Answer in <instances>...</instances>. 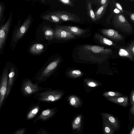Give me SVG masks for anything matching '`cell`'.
<instances>
[{"label": "cell", "instance_id": "obj_1", "mask_svg": "<svg viewBox=\"0 0 134 134\" xmlns=\"http://www.w3.org/2000/svg\"><path fill=\"white\" fill-rule=\"evenodd\" d=\"M80 54L92 58L94 56L107 55L111 54L112 51L108 48L99 46L84 44L78 48Z\"/></svg>", "mask_w": 134, "mask_h": 134}, {"label": "cell", "instance_id": "obj_2", "mask_svg": "<svg viewBox=\"0 0 134 134\" xmlns=\"http://www.w3.org/2000/svg\"><path fill=\"white\" fill-rule=\"evenodd\" d=\"M64 93V91L62 90L48 89L45 91L36 93L34 97L40 101L54 102L60 99Z\"/></svg>", "mask_w": 134, "mask_h": 134}, {"label": "cell", "instance_id": "obj_3", "mask_svg": "<svg viewBox=\"0 0 134 134\" xmlns=\"http://www.w3.org/2000/svg\"><path fill=\"white\" fill-rule=\"evenodd\" d=\"M61 61L59 57L46 65L38 73L35 79L39 82L45 81L57 68Z\"/></svg>", "mask_w": 134, "mask_h": 134}, {"label": "cell", "instance_id": "obj_4", "mask_svg": "<svg viewBox=\"0 0 134 134\" xmlns=\"http://www.w3.org/2000/svg\"><path fill=\"white\" fill-rule=\"evenodd\" d=\"M112 23L115 28L122 32L130 34L132 31V26L122 14L114 15Z\"/></svg>", "mask_w": 134, "mask_h": 134}, {"label": "cell", "instance_id": "obj_5", "mask_svg": "<svg viewBox=\"0 0 134 134\" xmlns=\"http://www.w3.org/2000/svg\"><path fill=\"white\" fill-rule=\"evenodd\" d=\"M45 88L39 86L36 84H33L29 79L24 81L22 86V90L24 94L26 96H29L43 91L47 90Z\"/></svg>", "mask_w": 134, "mask_h": 134}, {"label": "cell", "instance_id": "obj_6", "mask_svg": "<svg viewBox=\"0 0 134 134\" xmlns=\"http://www.w3.org/2000/svg\"><path fill=\"white\" fill-rule=\"evenodd\" d=\"M59 18L62 21L79 22L80 18L76 14L65 10L58 11L51 13Z\"/></svg>", "mask_w": 134, "mask_h": 134}, {"label": "cell", "instance_id": "obj_7", "mask_svg": "<svg viewBox=\"0 0 134 134\" xmlns=\"http://www.w3.org/2000/svg\"><path fill=\"white\" fill-rule=\"evenodd\" d=\"M55 27L67 31L75 36L78 37H82L84 35L86 36L90 32V30L88 29H82L75 26L57 25Z\"/></svg>", "mask_w": 134, "mask_h": 134}, {"label": "cell", "instance_id": "obj_8", "mask_svg": "<svg viewBox=\"0 0 134 134\" xmlns=\"http://www.w3.org/2000/svg\"><path fill=\"white\" fill-rule=\"evenodd\" d=\"M31 16H29L22 25L15 31L13 37L14 42H16L20 39L25 34L32 22Z\"/></svg>", "mask_w": 134, "mask_h": 134}, {"label": "cell", "instance_id": "obj_9", "mask_svg": "<svg viewBox=\"0 0 134 134\" xmlns=\"http://www.w3.org/2000/svg\"><path fill=\"white\" fill-rule=\"evenodd\" d=\"M8 71L5 69L3 74L0 84V108L5 96L8 85Z\"/></svg>", "mask_w": 134, "mask_h": 134}, {"label": "cell", "instance_id": "obj_10", "mask_svg": "<svg viewBox=\"0 0 134 134\" xmlns=\"http://www.w3.org/2000/svg\"><path fill=\"white\" fill-rule=\"evenodd\" d=\"M100 32L107 38H109L116 42L121 41L124 39L123 36L119 33L118 31L114 29H103L100 30Z\"/></svg>", "mask_w": 134, "mask_h": 134}, {"label": "cell", "instance_id": "obj_11", "mask_svg": "<svg viewBox=\"0 0 134 134\" xmlns=\"http://www.w3.org/2000/svg\"><path fill=\"white\" fill-rule=\"evenodd\" d=\"M12 17L10 15L7 22L0 29V49L2 48L5 43L9 30Z\"/></svg>", "mask_w": 134, "mask_h": 134}, {"label": "cell", "instance_id": "obj_12", "mask_svg": "<svg viewBox=\"0 0 134 134\" xmlns=\"http://www.w3.org/2000/svg\"><path fill=\"white\" fill-rule=\"evenodd\" d=\"M102 118L106 120L114 129L115 131H118L120 127V123L117 118L113 115L107 113H101Z\"/></svg>", "mask_w": 134, "mask_h": 134}, {"label": "cell", "instance_id": "obj_13", "mask_svg": "<svg viewBox=\"0 0 134 134\" xmlns=\"http://www.w3.org/2000/svg\"><path fill=\"white\" fill-rule=\"evenodd\" d=\"M54 38L57 40H67L76 38V37L67 31L55 28L54 29Z\"/></svg>", "mask_w": 134, "mask_h": 134}, {"label": "cell", "instance_id": "obj_14", "mask_svg": "<svg viewBox=\"0 0 134 134\" xmlns=\"http://www.w3.org/2000/svg\"><path fill=\"white\" fill-rule=\"evenodd\" d=\"M94 38L100 44L106 46L115 47H117V45L112 41L98 34H95Z\"/></svg>", "mask_w": 134, "mask_h": 134}, {"label": "cell", "instance_id": "obj_15", "mask_svg": "<svg viewBox=\"0 0 134 134\" xmlns=\"http://www.w3.org/2000/svg\"><path fill=\"white\" fill-rule=\"evenodd\" d=\"M15 75V71L13 67H12L10 69L9 74V80L8 82V85L5 97L9 94L12 88L13 85Z\"/></svg>", "mask_w": 134, "mask_h": 134}, {"label": "cell", "instance_id": "obj_16", "mask_svg": "<svg viewBox=\"0 0 134 134\" xmlns=\"http://www.w3.org/2000/svg\"><path fill=\"white\" fill-rule=\"evenodd\" d=\"M42 30L45 38L47 40L50 41L54 38V30L50 26L44 25L42 28Z\"/></svg>", "mask_w": 134, "mask_h": 134}, {"label": "cell", "instance_id": "obj_17", "mask_svg": "<svg viewBox=\"0 0 134 134\" xmlns=\"http://www.w3.org/2000/svg\"><path fill=\"white\" fill-rule=\"evenodd\" d=\"M110 1L108 0L106 3L100 7L94 13L96 21L100 20L104 14L108 7Z\"/></svg>", "mask_w": 134, "mask_h": 134}, {"label": "cell", "instance_id": "obj_18", "mask_svg": "<svg viewBox=\"0 0 134 134\" xmlns=\"http://www.w3.org/2000/svg\"><path fill=\"white\" fill-rule=\"evenodd\" d=\"M102 119L103 134H113L115 131L114 129L107 120L103 118Z\"/></svg>", "mask_w": 134, "mask_h": 134}, {"label": "cell", "instance_id": "obj_19", "mask_svg": "<svg viewBox=\"0 0 134 134\" xmlns=\"http://www.w3.org/2000/svg\"><path fill=\"white\" fill-rule=\"evenodd\" d=\"M42 18L57 24L60 23L62 22L59 18L51 13L43 16Z\"/></svg>", "mask_w": 134, "mask_h": 134}, {"label": "cell", "instance_id": "obj_20", "mask_svg": "<svg viewBox=\"0 0 134 134\" xmlns=\"http://www.w3.org/2000/svg\"><path fill=\"white\" fill-rule=\"evenodd\" d=\"M44 49V46L40 43L34 44L30 47V52L35 54H39L41 53Z\"/></svg>", "mask_w": 134, "mask_h": 134}, {"label": "cell", "instance_id": "obj_21", "mask_svg": "<svg viewBox=\"0 0 134 134\" xmlns=\"http://www.w3.org/2000/svg\"><path fill=\"white\" fill-rule=\"evenodd\" d=\"M119 55L122 57L131 58L134 54L132 53L128 46L121 47L119 49Z\"/></svg>", "mask_w": 134, "mask_h": 134}, {"label": "cell", "instance_id": "obj_22", "mask_svg": "<svg viewBox=\"0 0 134 134\" xmlns=\"http://www.w3.org/2000/svg\"><path fill=\"white\" fill-rule=\"evenodd\" d=\"M82 117V115H79L75 118L72 124L74 130H77L78 131L80 130L81 127Z\"/></svg>", "mask_w": 134, "mask_h": 134}, {"label": "cell", "instance_id": "obj_23", "mask_svg": "<svg viewBox=\"0 0 134 134\" xmlns=\"http://www.w3.org/2000/svg\"><path fill=\"white\" fill-rule=\"evenodd\" d=\"M87 14L88 16L94 21H96L94 12L90 2L87 1L86 2Z\"/></svg>", "mask_w": 134, "mask_h": 134}, {"label": "cell", "instance_id": "obj_24", "mask_svg": "<svg viewBox=\"0 0 134 134\" xmlns=\"http://www.w3.org/2000/svg\"><path fill=\"white\" fill-rule=\"evenodd\" d=\"M68 101L71 105L75 107H78L80 104L79 98L75 96L72 95L69 96Z\"/></svg>", "mask_w": 134, "mask_h": 134}, {"label": "cell", "instance_id": "obj_25", "mask_svg": "<svg viewBox=\"0 0 134 134\" xmlns=\"http://www.w3.org/2000/svg\"><path fill=\"white\" fill-rule=\"evenodd\" d=\"M54 110L47 109L43 111L42 113L39 118L43 120H46L51 116L53 113Z\"/></svg>", "mask_w": 134, "mask_h": 134}, {"label": "cell", "instance_id": "obj_26", "mask_svg": "<svg viewBox=\"0 0 134 134\" xmlns=\"http://www.w3.org/2000/svg\"><path fill=\"white\" fill-rule=\"evenodd\" d=\"M68 77L74 78L77 77L81 74V72L78 70H71L68 71L67 73Z\"/></svg>", "mask_w": 134, "mask_h": 134}, {"label": "cell", "instance_id": "obj_27", "mask_svg": "<svg viewBox=\"0 0 134 134\" xmlns=\"http://www.w3.org/2000/svg\"><path fill=\"white\" fill-rule=\"evenodd\" d=\"M39 107L38 106L34 107L30 110L27 115V118L30 119L33 118L37 114L38 111Z\"/></svg>", "mask_w": 134, "mask_h": 134}, {"label": "cell", "instance_id": "obj_28", "mask_svg": "<svg viewBox=\"0 0 134 134\" xmlns=\"http://www.w3.org/2000/svg\"><path fill=\"white\" fill-rule=\"evenodd\" d=\"M112 1L113 8L118 9L122 14L124 13V10L123 9L122 6L119 3L115 1Z\"/></svg>", "mask_w": 134, "mask_h": 134}, {"label": "cell", "instance_id": "obj_29", "mask_svg": "<svg viewBox=\"0 0 134 134\" xmlns=\"http://www.w3.org/2000/svg\"><path fill=\"white\" fill-rule=\"evenodd\" d=\"M116 100L114 101L115 103L119 104L124 106H126L127 105V100L126 98L123 97H120L116 99Z\"/></svg>", "mask_w": 134, "mask_h": 134}, {"label": "cell", "instance_id": "obj_30", "mask_svg": "<svg viewBox=\"0 0 134 134\" xmlns=\"http://www.w3.org/2000/svg\"><path fill=\"white\" fill-rule=\"evenodd\" d=\"M108 0H93L91 1L93 4H96L99 6H101L106 3Z\"/></svg>", "mask_w": 134, "mask_h": 134}, {"label": "cell", "instance_id": "obj_31", "mask_svg": "<svg viewBox=\"0 0 134 134\" xmlns=\"http://www.w3.org/2000/svg\"><path fill=\"white\" fill-rule=\"evenodd\" d=\"M63 4L70 6L71 7H74L73 1L70 0H58Z\"/></svg>", "mask_w": 134, "mask_h": 134}, {"label": "cell", "instance_id": "obj_32", "mask_svg": "<svg viewBox=\"0 0 134 134\" xmlns=\"http://www.w3.org/2000/svg\"><path fill=\"white\" fill-rule=\"evenodd\" d=\"M124 13L128 15L131 21L134 23V13L133 12H129L126 10H124Z\"/></svg>", "mask_w": 134, "mask_h": 134}, {"label": "cell", "instance_id": "obj_33", "mask_svg": "<svg viewBox=\"0 0 134 134\" xmlns=\"http://www.w3.org/2000/svg\"><path fill=\"white\" fill-rule=\"evenodd\" d=\"M132 53L134 54V42H132L128 46Z\"/></svg>", "mask_w": 134, "mask_h": 134}, {"label": "cell", "instance_id": "obj_34", "mask_svg": "<svg viewBox=\"0 0 134 134\" xmlns=\"http://www.w3.org/2000/svg\"><path fill=\"white\" fill-rule=\"evenodd\" d=\"M25 131V129H22L16 131L14 134H24Z\"/></svg>", "mask_w": 134, "mask_h": 134}, {"label": "cell", "instance_id": "obj_35", "mask_svg": "<svg viewBox=\"0 0 134 134\" xmlns=\"http://www.w3.org/2000/svg\"><path fill=\"white\" fill-rule=\"evenodd\" d=\"M3 10V6L0 4V20L1 19Z\"/></svg>", "mask_w": 134, "mask_h": 134}, {"label": "cell", "instance_id": "obj_36", "mask_svg": "<svg viewBox=\"0 0 134 134\" xmlns=\"http://www.w3.org/2000/svg\"><path fill=\"white\" fill-rule=\"evenodd\" d=\"M108 93L109 96H113L115 95V93L113 92H108Z\"/></svg>", "mask_w": 134, "mask_h": 134}, {"label": "cell", "instance_id": "obj_37", "mask_svg": "<svg viewBox=\"0 0 134 134\" xmlns=\"http://www.w3.org/2000/svg\"><path fill=\"white\" fill-rule=\"evenodd\" d=\"M89 85L90 86L94 87L96 86V84L93 82H91L89 84Z\"/></svg>", "mask_w": 134, "mask_h": 134}, {"label": "cell", "instance_id": "obj_38", "mask_svg": "<svg viewBox=\"0 0 134 134\" xmlns=\"http://www.w3.org/2000/svg\"><path fill=\"white\" fill-rule=\"evenodd\" d=\"M130 134H134V127L133 126L132 129Z\"/></svg>", "mask_w": 134, "mask_h": 134}, {"label": "cell", "instance_id": "obj_39", "mask_svg": "<svg viewBox=\"0 0 134 134\" xmlns=\"http://www.w3.org/2000/svg\"><path fill=\"white\" fill-rule=\"evenodd\" d=\"M132 100L133 102H134V95L133 94V95L132 97Z\"/></svg>", "mask_w": 134, "mask_h": 134}, {"label": "cell", "instance_id": "obj_40", "mask_svg": "<svg viewBox=\"0 0 134 134\" xmlns=\"http://www.w3.org/2000/svg\"><path fill=\"white\" fill-rule=\"evenodd\" d=\"M42 2H44V0H42Z\"/></svg>", "mask_w": 134, "mask_h": 134}]
</instances>
